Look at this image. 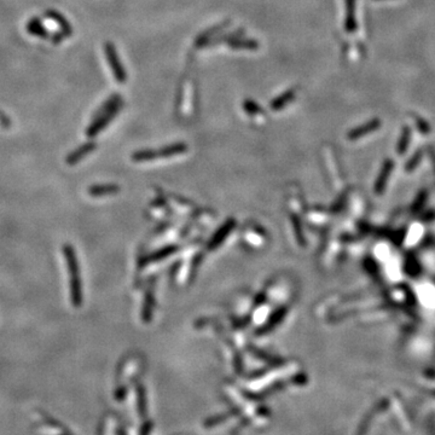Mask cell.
Segmentation results:
<instances>
[{
	"instance_id": "cell-1",
	"label": "cell",
	"mask_w": 435,
	"mask_h": 435,
	"mask_svg": "<svg viewBox=\"0 0 435 435\" xmlns=\"http://www.w3.org/2000/svg\"><path fill=\"white\" fill-rule=\"evenodd\" d=\"M63 256L67 264L68 273H69V287H70V301L74 307H80L82 303V283L80 276V266L73 245H63Z\"/></svg>"
},
{
	"instance_id": "cell-2",
	"label": "cell",
	"mask_w": 435,
	"mask_h": 435,
	"mask_svg": "<svg viewBox=\"0 0 435 435\" xmlns=\"http://www.w3.org/2000/svg\"><path fill=\"white\" fill-rule=\"evenodd\" d=\"M120 107H121V102H120L119 96H113V98L109 99V101L103 105V108L99 110L98 117L94 119L92 125L88 128L87 134L88 137L96 136L97 133H99L103 128L107 126L111 120L114 119L115 114H117Z\"/></svg>"
},
{
	"instance_id": "cell-3",
	"label": "cell",
	"mask_w": 435,
	"mask_h": 435,
	"mask_svg": "<svg viewBox=\"0 0 435 435\" xmlns=\"http://www.w3.org/2000/svg\"><path fill=\"white\" fill-rule=\"evenodd\" d=\"M187 151V145L185 144H174L171 147L163 148L160 151L155 150H143L139 153L134 154L133 160L134 161H149V160L159 159V157H170L174 156L177 154H182Z\"/></svg>"
},
{
	"instance_id": "cell-4",
	"label": "cell",
	"mask_w": 435,
	"mask_h": 435,
	"mask_svg": "<svg viewBox=\"0 0 435 435\" xmlns=\"http://www.w3.org/2000/svg\"><path fill=\"white\" fill-rule=\"evenodd\" d=\"M105 53H107L108 56V61L110 63L111 70H113L115 80H117L119 82H125L126 80H127V74L125 73L124 68H122V64L119 61V56H117L115 48H114L113 45L111 44L105 45Z\"/></svg>"
},
{
	"instance_id": "cell-5",
	"label": "cell",
	"mask_w": 435,
	"mask_h": 435,
	"mask_svg": "<svg viewBox=\"0 0 435 435\" xmlns=\"http://www.w3.org/2000/svg\"><path fill=\"white\" fill-rule=\"evenodd\" d=\"M94 148H96V145H94L93 143H86V144H82L81 147L76 149V150H74L73 153L67 157V163L70 166L75 165L76 162L81 161L86 155H88L91 151L94 150Z\"/></svg>"
},
{
	"instance_id": "cell-6",
	"label": "cell",
	"mask_w": 435,
	"mask_h": 435,
	"mask_svg": "<svg viewBox=\"0 0 435 435\" xmlns=\"http://www.w3.org/2000/svg\"><path fill=\"white\" fill-rule=\"evenodd\" d=\"M119 191V188L115 185H93L88 189V194L92 197H102L113 195Z\"/></svg>"
},
{
	"instance_id": "cell-7",
	"label": "cell",
	"mask_w": 435,
	"mask_h": 435,
	"mask_svg": "<svg viewBox=\"0 0 435 435\" xmlns=\"http://www.w3.org/2000/svg\"><path fill=\"white\" fill-rule=\"evenodd\" d=\"M293 98H294V91H287V92L283 93L282 96H279L278 98H276L271 103V108L273 109V110H280V109L284 108V105L287 104V103L293 101Z\"/></svg>"
},
{
	"instance_id": "cell-8",
	"label": "cell",
	"mask_w": 435,
	"mask_h": 435,
	"mask_svg": "<svg viewBox=\"0 0 435 435\" xmlns=\"http://www.w3.org/2000/svg\"><path fill=\"white\" fill-rule=\"evenodd\" d=\"M228 44L234 48H248V50H256L257 44L253 40H247V39H237L233 38L230 39Z\"/></svg>"
},
{
	"instance_id": "cell-9",
	"label": "cell",
	"mask_w": 435,
	"mask_h": 435,
	"mask_svg": "<svg viewBox=\"0 0 435 435\" xmlns=\"http://www.w3.org/2000/svg\"><path fill=\"white\" fill-rule=\"evenodd\" d=\"M230 227H231V224H227L225 226L224 228H221V230L219 231V233L217 234L216 237H214L213 239H212V243H211V247H217L218 244H219L220 242L222 241V239L225 238V236L226 234H227V231L230 230Z\"/></svg>"
},
{
	"instance_id": "cell-10",
	"label": "cell",
	"mask_w": 435,
	"mask_h": 435,
	"mask_svg": "<svg viewBox=\"0 0 435 435\" xmlns=\"http://www.w3.org/2000/svg\"><path fill=\"white\" fill-rule=\"evenodd\" d=\"M244 109L248 111L249 114H251V115H255L256 113H260V111H261L260 110L259 105H257L256 103L253 102V101H245Z\"/></svg>"
}]
</instances>
